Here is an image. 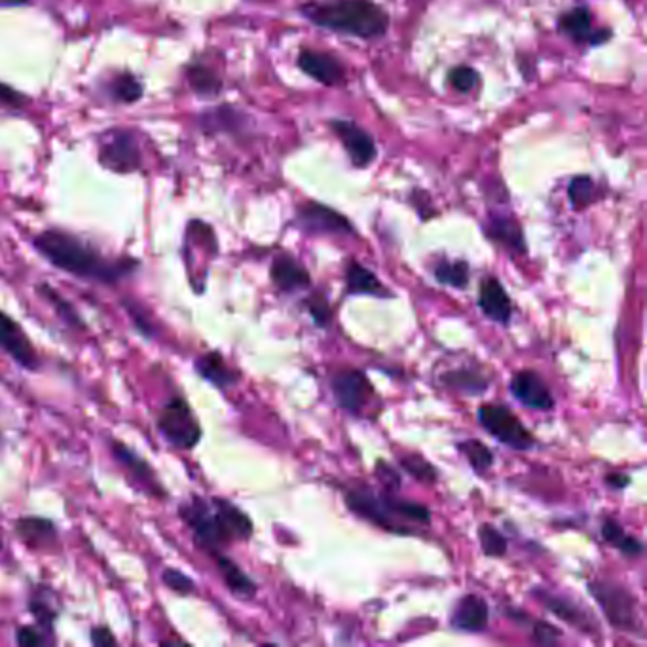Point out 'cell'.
Returning a JSON list of instances; mask_svg holds the SVG:
<instances>
[{"label":"cell","mask_w":647,"mask_h":647,"mask_svg":"<svg viewBox=\"0 0 647 647\" xmlns=\"http://www.w3.org/2000/svg\"><path fill=\"white\" fill-rule=\"evenodd\" d=\"M33 243L44 259L76 278L116 283L137 268V260L105 259L88 243L61 230H46L38 234Z\"/></svg>","instance_id":"cell-1"},{"label":"cell","mask_w":647,"mask_h":647,"mask_svg":"<svg viewBox=\"0 0 647 647\" xmlns=\"http://www.w3.org/2000/svg\"><path fill=\"white\" fill-rule=\"evenodd\" d=\"M16 640H18L19 646L31 647L42 646L44 644V638L33 627H21L18 630V634H16Z\"/></svg>","instance_id":"cell-42"},{"label":"cell","mask_w":647,"mask_h":647,"mask_svg":"<svg viewBox=\"0 0 647 647\" xmlns=\"http://www.w3.org/2000/svg\"><path fill=\"white\" fill-rule=\"evenodd\" d=\"M162 579H164V583L171 591L179 592V594H190V592L194 591L192 579L186 577L185 574H181L179 570H166L162 574Z\"/></svg>","instance_id":"cell-36"},{"label":"cell","mask_w":647,"mask_h":647,"mask_svg":"<svg viewBox=\"0 0 647 647\" xmlns=\"http://www.w3.org/2000/svg\"><path fill=\"white\" fill-rule=\"evenodd\" d=\"M333 393L340 407L352 414H359V410L365 407L372 397V388L363 372L346 370L334 376Z\"/></svg>","instance_id":"cell-9"},{"label":"cell","mask_w":647,"mask_h":647,"mask_svg":"<svg viewBox=\"0 0 647 647\" xmlns=\"http://www.w3.org/2000/svg\"><path fill=\"white\" fill-rule=\"evenodd\" d=\"M27 103V99L21 95V93L16 92L14 88H10L8 84H2L0 82V105L2 107H8V109H23V105Z\"/></svg>","instance_id":"cell-39"},{"label":"cell","mask_w":647,"mask_h":647,"mask_svg":"<svg viewBox=\"0 0 647 647\" xmlns=\"http://www.w3.org/2000/svg\"><path fill=\"white\" fill-rule=\"evenodd\" d=\"M479 306L488 319H492L500 325H507L511 321V315H513L511 298L505 293V289L501 287L500 281L496 278L482 281L481 291H479Z\"/></svg>","instance_id":"cell-15"},{"label":"cell","mask_w":647,"mask_h":647,"mask_svg":"<svg viewBox=\"0 0 647 647\" xmlns=\"http://www.w3.org/2000/svg\"><path fill=\"white\" fill-rule=\"evenodd\" d=\"M111 97L118 103H135L143 97V84L133 74H118L111 82Z\"/></svg>","instance_id":"cell-28"},{"label":"cell","mask_w":647,"mask_h":647,"mask_svg":"<svg viewBox=\"0 0 647 647\" xmlns=\"http://www.w3.org/2000/svg\"><path fill=\"white\" fill-rule=\"evenodd\" d=\"M99 162L114 173H133L143 166L137 137L128 130L107 131L99 141Z\"/></svg>","instance_id":"cell-8"},{"label":"cell","mask_w":647,"mask_h":647,"mask_svg":"<svg viewBox=\"0 0 647 647\" xmlns=\"http://www.w3.org/2000/svg\"><path fill=\"white\" fill-rule=\"evenodd\" d=\"M188 84L202 97L217 95L221 90V80L217 78V74L209 71L204 65H194L188 69Z\"/></svg>","instance_id":"cell-29"},{"label":"cell","mask_w":647,"mask_h":647,"mask_svg":"<svg viewBox=\"0 0 647 647\" xmlns=\"http://www.w3.org/2000/svg\"><path fill=\"white\" fill-rule=\"evenodd\" d=\"M479 422L494 439L520 452L530 450L536 444L532 433L520 424V420L509 408L484 405L479 410Z\"/></svg>","instance_id":"cell-7"},{"label":"cell","mask_w":647,"mask_h":647,"mask_svg":"<svg viewBox=\"0 0 647 647\" xmlns=\"http://www.w3.org/2000/svg\"><path fill=\"white\" fill-rule=\"evenodd\" d=\"M591 594L598 600L600 608L604 610L606 619L610 621L615 629L640 630V615H638V606L636 600L630 592L625 591L619 585H611L606 581L600 583H591L589 585Z\"/></svg>","instance_id":"cell-6"},{"label":"cell","mask_w":647,"mask_h":647,"mask_svg":"<svg viewBox=\"0 0 647 647\" xmlns=\"http://www.w3.org/2000/svg\"><path fill=\"white\" fill-rule=\"evenodd\" d=\"M376 475L382 479V482H384L386 486H389V492H391V490H399V486H401L399 475H397L391 467H388L386 463H380V465H378Z\"/></svg>","instance_id":"cell-43"},{"label":"cell","mask_w":647,"mask_h":647,"mask_svg":"<svg viewBox=\"0 0 647 647\" xmlns=\"http://www.w3.org/2000/svg\"><path fill=\"white\" fill-rule=\"evenodd\" d=\"M560 27L568 37L574 38L577 42L592 40L591 12L587 8H583V6L574 8L572 12L564 14V18L560 21Z\"/></svg>","instance_id":"cell-25"},{"label":"cell","mask_w":647,"mask_h":647,"mask_svg":"<svg viewBox=\"0 0 647 647\" xmlns=\"http://www.w3.org/2000/svg\"><path fill=\"white\" fill-rule=\"evenodd\" d=\"M346 503L355 515L395 534H412L408 524H429L431 520L426 505L399 500L391 492L378 496L369 488H355L348 492Z\"/></svg>","instance_id":"cell-4"},{"label":"cell","mask_w":647,"mask_h":647,"mask_svg":"<svg viewBox=\"0 0 647 647\" xmlns=\"http://www.w3.org/2000/svg\"><path fill=\"white\" fill-rule=\"evenodd\" d=\"M450 84L454 86V90L458 92L469 93L473 88H477L479 84V74L471 67H456L450 73Z\"/></svg>","instance_id":"cell-35"},{"label":"cell","mask_w":647,"mask_h":647,"mask_svg":"<svg viewBox=\"0 0 647 647\" xmlns=\"http://www.w3.org/2000/svg\"><path fill=\"white\" fill-rule=\"evenodd\" d=\"M333 130L344 148L348 150L353 164L357 167H367L376 158V145L367 131L359 128L350 120H334Z\"/></svg>","instance_id":"cell-12"},{"label":"cell","mask_w":647,"mask_h":647,"mask_svg":"<svg viewBox=\"0 0 647 647\" xmlns=\"http://www.w3.org/2000/svg\"><path fill=\"white\" fill-rule=\"evenodd\" d=\"M481 537V547L486 556H503L507 553V539L501 536L496 528L490 524H484L479 530Z\"/></svg>","instance_id":"cell-32"},{"label":"cell","mask_w":647,"mask_h":647,"mask_svg":"<svg viewBox=\"0 0 647 647\" xmlns=\"http://www.w3.org/2000/svg\"><path fill=\"white\" fill-rule=\"evenodd\" d=\"M215 556H217V562H219V568H221V574L224 581H226V585H228V589L234 592L236 596H240V598H253L255 592H257V585L247 575L243 574L232 560L217 555V553H215Z\"/></svg>","instance_id":"cell-22"},{"label":"cell","mask_w":647,"mask_h":647,"mask_svg":"<svg viewBox=\"0 0 647 647\" xmlns=\"http://www.w3.org/2000/svg\"><path fill=\"white\" fill-rule=\"evenodd\" d=\"M31 611L37 615L38 621L44 627H52V623L56 621L57 611L52 610V606L46 604V600H40L38 594H35L33 600H31Z\"/></svg>","instance_id":"cell-38"},{"label":"cell","mask_w":647,"mask_h":647,"mask_svg":"<svg viewBox=\"0 0 647 647\" xmlns=\"http://www.w3.org/2000/svg\"><path fill=\"white\" fill-rule=\"evenodd\" d=\"M44 291V295H46V298H50V302L52 304H56L57 312H61V315H65V319L67 321H71V323H78V315L74 314L73 310H71V306L65 302V300H61L59 296L50 289V287H44L42 289Z\"/></svg>","instance_id":"cell-41"},{"label":"cell","mask_w":647,"mask_h":647,"mask_svg":"<svg viewBox=\"0 0 647 647\" xmlns=\"http://www.w3.org/2000/svg\"><path fill=\"white\" fill-rule=\"evenodd\" d=\"M488 234L492 240L500 241L505 247L515 249L518 253H524V249H526L520 226L513 219L494 217L488 226Z\"/></svg>","instance_id":"cell-24"},{"label":"cell","mask_w":647,"mask_h":647,"mask_svg":"<svg viewBox=\"0 0 647 647\" xmlns=\"http://www.w3.org/2000/svg\"><path fill=\"white\" fill-rule=\"evenodd\" d=\"M112 454H114V458L118 462L122 463V467H126L130 471L131 475L137 481L143 482L150 490L156 488V479H154L152 469L148 467V463L145 460H141L135 452H131L128 446L120 443H112Z\"/></svg>","instance_id":"cell-20"},{"label":"cell","mask_w":647,"mask_h":647,"mask_svg":"<svg viewBox=\"0 0 647 647\" xmlns=\"http://www.w3.org/2000/svg\"><path fill=\"white\" fill-rule=\"evenodd\" d=\"M592 192H594V183L589 177H575L574 181L570 183V188H568L570 202L577 209H583L585 205L591 204Z\"/></svg>","instance_id":"cell-34"},{"label":"cell","mask_w":647,"mask_h":647,"mask_svg":"<svg viewBox=\"0 0 647 647\" xmlns=\"http://www.w3.org/2000/svg\"><path fill=\"white\" fill-rule=\"evenodd\" d=\"M435 278L439 279V283H443V285L465 289L469 283V264L463 260L441 262L435 268Z\"/></svg>","instance_id":"cell-30"},{"label":"cell","mask_w":647,"mask_h":647,"mask_svg":"<svg viewBox=\"0 0 647 647\" xmlns=\"http://www.w3.org/2000/svg\"><path fill=\"white\" fill-rule=\"evenodd\" d=\"M298 224L312 234H352V224L346 217L325 205H304L298 213Z\"/></svg>","instance_id":"cell-13"},{"label":"cell","mask_w":647,"mask_h":647,"mask_svg":"<svg viewBox=\"0 0 647 647\" xmlns=\"http://www.w3.org/2000/svg\"><path fill=\"white\" fill-rule=\"evenodd\" d=\"M460 452L463 456L469 460L471 467L479 473H484L492 467L494 463V454L490 452V448L486 444H482L481 441H475V439H469V441H463V443L458 444Z\"/></svg>","instance_id":"cell-31"},{"label":"cell","mask_w":647,"mask_h":647,"mask_svg":"<svg viewBox=\"0 0 647 647\" xmlns=\"http://www.w3.org/2000/svg\"><path fill=\"white\" fill-rule=\"evenodd\" d=\"M606 482L610 484L611 488H625V486H629L630 479L627 475L613 473V475L606 477Z\"/></svg>","instance_id":"cell-45"},{"label":"cell","mask_w":647,"mask_h":647,"mask_svg":"<svg viewBox=\"0 0 647 647\" xmlns=\"http://www.w3.org/2000/svg\"><path fill=\"white\" fill-rule=\"evenodd\" d=\"M29 0H0V6L8 8V6H27Z\"/></svg>","instance_id":"cell-46"},{"label":"cell","mask_w":647,"mask_h":647,"mask_svg":"<svg viewBox=\"0 0 647 647\" xmlns=\"http://www.w3.org/2000/svg\"><path fill=\"white\" fill-rule=\"evenodd\" d=\"M348 293L350 295L388 296L389 293L382 287L380 279L376 278L363 264L352 262L346 274Z\"/></svg>","instance_id":"cell-19"},{"label":"cell","mask_w":647,"mask_h":647,"mask_svg":"<svg viewBox=\"0 0 647 647\" xmlns=\"http://www.w3.org/2000/svg\"><path fill=\"white\" fill-rule=\"evenodd\" d=\"M401 465L405 467L408 475H412L418 481L435 482L437 479V471L422 456H405Z\"/></svg>","instance_id":"cell-33"},{"label":"cell","mask_w":647,"mask_h":647,"mask_svg":"<svg viewBox=\"0 0 647 647\" xmlns=\"http://www.w3.org/2000/svg\"><path fill=\"white\" fill-rule=\"evenodd\" d=\"M602 536L610 543L611 547H617L621 553L627 556H640L644 553V545L636 537L627 536L619 522L613 518H606L602 524Z\"/></svg>","instance_id":"cell-23"},{"label":"cell","mask_w":647,"mask_h":647,"mask_svg":"<svg viewBox=\"0 0 647 647\" xmlns=\"http://www.w3.org/2000/svg\"><path fill=\"white\" fill-rule=\"evenodd\" d=\"M272 281L281 291L293 293L310 285V274L293 257L279 255L272 264Z\"/></svg>","instance_id":"cell-17"},{"label":"cell","mask_w":647,"mask_h":647,"mask_svg":"<svg viewBox=\"0 0 647 647\" xmlns=\"http://www.w3.org/2000/svg\"><path fill=\"white\" fill-rule=\"evenodd\" d=\"M181 517L190 530L194 532L196 541L211 553H217L221 547L236 541L249 539L253 534V522L245 513H241L230 501L215 498H192L181 505Z\"/></svg>","instance_id":"cell-2"},{"label":"cell","mask_w":647,"mask_h":647,"mask_svg":"<svg viewBox=\"0 0 647 647\" xmlns=\"http://www.w3.org/2000/svg\"><path fill=\"white\" fill-rule=\"evenodd\" d=\"M298 67L325 86H336L344 80V67L340 61L321 52L302 50L298 56Z\"/></svg>","instance_id":"cell-14"},{"label":"cell","mask_w":647,"mask_h":647,"mask_svg":"<svg viewBox=\"0 0 647 647\" xmlns=\"http://www.w3.org/2000/svg\"><path fill=\"white\" fill-rule=\"evenodd\" d=\"M308 308H310V314H312L315 323L319 327H325L331 321V306L321 296H312L308 300Z\"/></svg>","instance_id":"cell-37"},{"label":"cell","mask_w":647,"mask_h":647,"mask_svg":"<svg viewBox=\"0 0 647 647\" xmlns=\"http://www.w3.org/2000/svg\"><path fill=\"white\" fill-rule=\"evenodd\" d=\"M198 374L219 389L230 388L236 384V374L226 365L221 353H207L196 361Z\"/></svg>","instance_id":"cell-18"},{"label":"cell","mask_w":647,"mask_h":647,"mask_svg":"<svg viewBox=\"0 0 647 647\" xmlns=\"http://www.w3.org/2000/svg\"><path fill=\"white\" fill-rule=\"evenodd\" d=\"M534 638L539 644L549 646V644H555L556 640L560 638V630L555 629L549 623H537L536 627H534Z\"/></svg>","instance_id":"cell-40"},{"label":"cell","mask_w":647,"mask_h":647,"mask_svg":"<svg viewBox=\"0 0 647 647\" xmlns=\"http://www.w3.org/2000/svg\"><path fill=\"white\" fill-rule=\"evenodd\" d=\"M0 350L8 353L25 369L35 370L40 365V359L29 338L21 331L18 323L4 312H0Z\"/></svg>","instance_id":"cell-10"},{"label":"cell","mask_w":647,"mask_h":647,"mask_svg":"<svg viewBox=\"0 0 647 647\" xmlns=\"http://www.w3.org/2000/svg\"><path fill=\"white\" fill-rule=\"evenodd\" d=\"M444 382L450 388L460 389L467 395H481L488 388V380L473 370H454L444 376Z\"/></svg>","instance_id":"cell-26"},{"label":"cell","mask_w":647,"mask_h":647,"mask_svg":"<svg viewBox=\"0 0 647 647\" xmlns=\"http://www.w3.org/2000/svg\"><path fill=\"white\" fill-rule=\"evenodd\" d=\"M539 598H541V602H543L549 610L553 611V613H556L560 619H564V621L572 623V625L579 627V629H589V627H587V621H589V619H587V615H585L583 611L577 610V608L572 606L570 602H566V600H562V598H555V596H551V594H547V592H541V594H539Z\"/></svg>","instance_id":"cell-27"},{"label":"cell","mask_w":647,"mask_h":647,"mask_svg":"<svg viewBox=\"0 0 647 647\" xmlns=\"http://www.w3.org/2000/svg\"><path fill=\"white\" fill-rule=\"evenodd\" d=\"M0 541H2V539H0ZM0 545H2V543H0Z\"/></svg>","instance_id":"cell-47"},{"label":"cell","mask_w":647,"mask_h":647,"mask_svg":"<svg viewBox=\"0 0 647 647\" xmlns=\"http://www.w3.org/2000/svg\"><path fill=\"white\" fill-rule=\"evenodd\" d=\"M511 393L517 397L524 407L534 410H551L555 407V399L543 378L534 370H520L511 380Z\"/></svg>","instance_id":"cell-11"},{"label":"cell","mask_w":647,"mask_h":647,"mask_svg":"<svg viewBox=\"0 0 647 647\" xmlns=\"http://www.w3.org/2000/svg\"><path fill=\"white\" fill-rule=\"evenodd\" d=\"M92 642L95 646H114L116 638L112 636L111 630L99 627L92 630Z\"/></svg>","instance_id":"cell-44"},{"label":"cell","mask_w":647,"mask_h":647,"mask_svg":"<svg viewBox=\"0 0 647 647\" xmlns=\"http://www.w3.org/2000/svg\"><path fill=\"white\" fill-rule=\"evenodd\" d=\"M16 532H19L21 539L33 547L46 545L56 537V528L50 520L44 518H21L16 522Z\"/></svg>","instance_id":"cell-21"},{"label":"cell","mask_w":647,"mask_h":647,"mask_svg":"<svg viewBox=\"0 0 647 647\" xmlns=\"http://www.w3.org/2000/svg\"><path fill=\"white\" fill-rule=\"evenodd\" d=\"M488 625V606L477 594H467L456 604L452 627L465 632H481Z\"/></svg>","instance_id":"cell-16"},{"label":"cell","mask_w":647,"mask_h":647,"mask_svg":"<svg viewBox=\"0 0 647 647\" xmlns=\"http://www.w3.org/2000/svg\"><path fill=\"white\" fill-rule=\"evenodd\" d=\"M300 12L315 25L350 37H382L389 27L388 14L372 0H310Z\"/></svg>","instance_id":"cell-3"},{"label":"cell","mask_w":647,"mask_h":647,"mask_svg":"<svg viewBox=\"0 0 647 647\" xmlns=\"http://www.w3.org/2000/svg\"><path fill=\"white\" fill-rule=\"evenodd\" d=\"M158 429L167 443L192 450L202 439V427L183 397H173L158 416Z\"/></svg>","instance_id":"cell-5"}]
</instances>
